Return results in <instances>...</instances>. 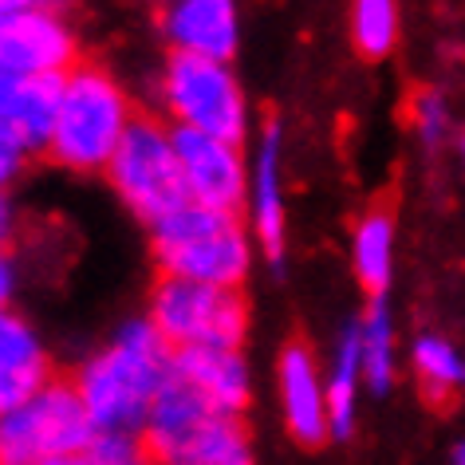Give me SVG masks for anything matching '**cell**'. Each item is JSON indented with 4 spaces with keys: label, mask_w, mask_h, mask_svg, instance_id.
Segmentation results:
<instances>
[{
    "label": "cell",
    "mask_w": 465,
    "mask_h": 465,
    "mask_svg": "<svg viewBox=\"0 0 465 465\" xmlns=\"http://www.w3.org/2000/svg\"><path fill=\"white\" fill-rule=\"evenodd\" d=\"M173 375V347L150 316L123 320L84 363L75 367L72 387L99 434L138 438L154 411L158 394Z\"/></svg>",
    "instance_id": "cell-1"
},
{
    "label": "cell",
    "mask_w": 465,
    "mask_h": 465,
    "mask_svg": "<svg viewBox=\"0 0 465 465\" xmlns=\"http://www.w3.org/2000/svg\"><path fill=\"white\" fill-rule=\"evenodd\" d=\"M150 252H154L162 276L232 288V292H241V284L249 281L252 264H257V241L245 221L225 209L193 202L150 225Z\"/></svg>",
    "instance_id": "cell-2"
},
{
    "label": "cell",
    "mask_w": 465,
    "mask_h": 465,
    "mask_svg": "<svg viewBox=\"0 0 465 465\" xmlns=\"http://www.w3.org/2000/svg\"><path fill=\"white\" fill-rule=\"evenodd\" d=\"M138 119L131 95L99 64H75L64 75V95L55 111L52 138L44 146L55 166L72 173H107L114 150Z\"/></svg>",
    "instance_id": "cell-3"
},
{
    "label": "cell",
    "mask_w": 465,
    "mask_h": 465,
    "mask_svg": "<svg viewBox=\"0 0 465 465\" xmlns=\"http://www.w3.org/2000/svg\"><path fill=\"white\" fill-rule=\"evenodd\" d=\"M138 441L154 465H257L245 418L221 414L173 375L158 394Z\"/></svg>",
    "instance_id": "cell-4"
},
{
    "label": "cell",
    "mask_w": 465,
    "mask_h": 465,
    "mask_svg": "<svg viewBox=\"0 0 465 465\" xmlns=\"http://www.w3.org/2000/svg\"><path fill=\"white\" fill-rule=\"evenodd\" d=\"M158 99L170 126L229 143H245L249 134V95L237 72L221 60L170 52L158 75Z\"/></svg>",
    "instance_id": "cell-5"
},
{
    "label": "cell",
    "mask_w": 465,
    "mask_h": 465,
    "mask_svg": "<svg viewBox=\"0 0 465 465\" xmlns=\"http://www.w3.org/2000/svg\"><path fill=\"white\" fill-rule=\"evenodd\" d=\"M107 178L114 197L146 225H158L182 205H190L178 146H173V126L154 114H138L131 123L107 166Z\"/></svg>",
    "instance_id": "cell-6"
},
{
    "label": "cell",
    "mask_w": 465,
    "mask_h": 465,
    "mask_svg": "<svg viewBox=\"0 0 465 465\" xmlns=\"http://www.w3.org/2000/svg\"><path fill=\"white\" fill-rule=\"evenodd\" d=\"M99 438L72 379H55L36 399L0 414V465H52Z\"/></svg>",
    "instance_id": "cell-7"
},
{
    "label": "cell",
    "mask_w": 465,
    "mask_h": 465,
    "mask_svg": "<svg viewBox=\"0 0 465 465\" xmlns=\"http://www.w3.org/2000/svg\"><path fill=\"white\" fill-rule=\"evenodd\" d=\"M150 323L173 351L190 347H241L249 335V304L232 288L162 276L150 292Z\"/></svg>",
    "instance_id": "cell-8"
},
{
    "label": "cell",
    "mask_w": 465,
    "mask_h": 465,
    "mask_svg": "<svg viewBox=\"0 0 465 465\" xmlns=\"http://www.w3.org/2000/svg\"><path fill=\"white\" fill-rule=\"evenodd\" d=\"M79 64L75 28L60 8H28L0 20V67L8 75H67Z\"/></svg>",
    "instance_id": "cell-9"
},
{
    "label": "cell",
    "mask_w": 465,
    "mask_h": 465,
    "mask_svg": "<svg viewBox=\"0 0 465 465\" xmlns=\"http://www.w3.org/2000/svg\"><path fill=\"white\" fill-rule=\"evenodd\" d=\"M173 146H178L182 178L193 205L237 213L249 202V158L241 143L173 126Z\"/></svg>",
    "instance_id": "cell-10"
},
{
    "label": "cell",
    "mask_w": 465,
    "mask_h": 465,
    "mask_svg": "<svg viewBox=\"0 0 465 465\" xmlns=\"http://www.w3.org/2000/svg\"><path fill=\"white\" fill-rule=\"evenodd\" d=\"M249 229L257 249L272 264L284 261L288 209H284V131L281 123H264L249 158Z\"/></svg>",
    "instance_id": "cell-11"
},
{
    "label": "cell",
    "mask_w": 465,
    "mask_h": 465,
    "mask_svg": "<svg viewBox=\"0 0 465 465\" xmlns=\"http://www.w3.org/2000/svg\"><path fill=\"white\" fill-rule=\"evenodd\" d=\"M276 402H281L284 430L300 446H320L331 438L328 379L320 359L304 343H288L276 355Z\"/></svg>",
    "instance_id": "cell-12"
},
{
    "label": "cell",
    "mask_w": 465,
    "mask_h": 465,
    "mask_svg": "<svg viewBox=\"0 0 465 465\" xmlns=\"http://www.w3.org/2000/svg\"><path fill=\"white\" fill-rule=\"evenodd\" d=\"M162 36L170 52L229 64L241 48L237 0H178L162 8Z\"/></svg>",
    "instance_id": "cell-13"
},
{
    "label": "cell",
    "mask_w": 465,
    "mask_h": 465,
    "mask_svg": "<svg viewBox=\"0 0 465 465\" xmlns=\"http://www.w3.org/2000/svg\"><path fill=\"white\" fill-rule=\"evenodd\" d=\"M173 379L221 414L245 418L252 402V367L241 347H190L173 351Z\"/></svg>",
    "instance_id": "cell-14"
},
{
    "label": "cell",
    "mask_w": 465,
    "mask_h": 465,
    "mask_svg": "<svg viewBox=\"0 0 465 465\" xmlns=\"http://www.w3.org/2000/svg\"><path fill=\"white\" fill-rule=\"evenodd\" d=\"M52 382V355L36 323L25 320L20 312H5L0 316V414L36 399Z\"/></svg>",
    "instance_id": "cell-15"
},
{
    "label": "cell",
    "mask_w": 465,
    "mask_h": 465,
    "mask_svg": "<svg viewBox=\"0 0 465 465\" xmlns=\"http://www.w3.org/2000/svg\"><path fill=\"white\" fill-rule=\"evenodd\" d=\"M60 95H64V79L60 75H0V123H8L25 143L36 150L48 146L52 126H55V111H60Z\"/></svg>",
    "instance_id": "cell-16"
},
{
    "label": "cell",
    "mask_w": 465,
    "mask_h": 465,
    "mask_svg": "<svg viewBox=\"0 0 465 465\" xmlns=\"http://www.w3.org/2000/svg\"><path fill=\"white\" fill-rule=\"evenodd\" d=\"M328 379V411H331V438H351L359 418V394L367 391L363 382V347H359V323H347L343 335L335 340L331 363L323 371Z\"/></svg>",
    "instance_id": "cell-17"
},
{
    "label": "cell",
    "mask_w": 465,
    "mask_h": 465,
    "mask_svg": "<svg viewBox=\"0 0 465 465\" xmlns=\"http://www.w3.org/2000/svg\"><path fill=\"white\" fill-rule=\"evenodd\" d=\"M351 264H355L359 284L371 292V300H382L391 284V264H394V217L387 209H371L355 225Z\"/></svg>",
    "instance_id": "cell-18"
},
{
    "label": "cell",
    "mask_w": 465,
    "mask_h": 465,
    "mask_svg": "<svg viewBox=\"0 0 465 465\" xmlns=\"http://www.w3.org/2000/svg\"><path fill=\"white\" fill-rule=\"evenodd\" d=\"M359 323V347H363V382L371 394H387L394 382V323L382 300H371Z\"/></svg>",
    "instance_id": "cell-19"
},
{
    "label": "cell",
    "mask_w": 465,
    "mask_h": 465,
    "mask_svg": "<svg viewBox=\"0 0 465 465\" xmlns=\"http://www.w3.org/2000/svg\"><path fill=\"white\" fill-rule=\"evenodd\" d=\"M411 363H414L418 387H422L430 402H446L450 394H458L465 387V359L441 335H418Z\"/></svg>",
    "instance_id": "cell-20"
},
{
    "label": "cell",
    "mask_w": 465,
    "mask_h": 465,
    "mask_svg": "<svg viewBox=\"0 0 465 465\" xmlns=\"http://www.w3.org/2000/svg\"><path fill=\"white\" fill-rule=\"evenodd\" d=\"M351 40L367 60H382L399 44V0H351Z\"/></svg>",
    "instance_id": "cell-21"
},
{
    "label": "cell",
    "mask_w": 465,
    "mask_h": 465,
    "mask_svg": "<svg viewBox=\"0 0 465 465\" xmlns=\"http://www.w3.org/2000/svg\"><path fill=\"white\" fill-rule=\"evenodd\" d=\"M52 465H154L150 461L146 446L138 438H114V434H99L87 450L72 453L64 461H52Z\"/></svg>",
    "instance_id": "cell-22"
},
{
    "label": "cell",
    "mask_w": 465,
    "mask_h": 465,
    "mask_svg": "<svg viewBox=\"0 0 465 465\" xmlns=\"http://www.w3.org/2000/svg\"><path fill=\"white\" fill-rule=\"evenodd\" d=\"M411 114H414V126H418V134H422V143L438 146L441 134H446V103H441L438 91H418Z\"/></svg>",
    "instance_id": "cell-23"
},
{
    "label": "cell",
    "mask_w": 465,
    "mask_h": 465,
    "mask_svg": "<svg viewBox=\"0 0 465 465\" xmlns=\"http://www.w3.org/2000/svg\"><path fill=\"white\" fill-rule=\"evenodd\" d=\"M32 154H36V150H32L8 123H0V190H8V185L25 173Z\"/></svg>",
    "instance_id": "cell-24"
},
{
    "label": "cell",
    "mask_w": 465,
    "mask_h": 465,
    "mask_svg": "<svg viewBox=\"0 0 465 465\" xmlns=\"http://www.w3.org/2000/svg\"><path fill=\"white\" fill-rule=\"evenodd\" d=\"M13 296H16V261L8 257V249H0V316L13 312Z\"/></svg>",
    "instance_id": "cell-25"
},
{
    "label": "cell",
    "mask_w": 465,
    "mask_h": 465,
    "mask_svg": "<svg viewBox=\"0 0 465 465\" xmlns=\"http://www.w3.org/2000/svg\"><path fill=\"white\" fill-rule=\"evenodd\" d=\"M13 232H16V205L8 197V190H0V249H8Z\"/></svg>",
    "instance_id": "cell-26"
},
{
    "label": "cell",
    "mask_w": 465,
    "mask_h": 465,
    "mask_svg": "<svg viewBox=\"0 0 465 465\" xmlns=\"http://www.w3.org/2000/svg\"><path fill=\"white\" fill-rule=\"evenodd\" d=\"M28 8H67V0H0V20L5 16H16V13H28Z\"/></svg>",
    "instance_id": "cell-27"
},
{
    "label": "cell",
    "mask_w": 465,
    "mask_h": 465,
    "mask_svg": "<svg viewBox=\"0 0 465 465\" xmlns=\"http://www.w3.org/2000/svg\"><path fill=\"white\" fill-rule=\"evenodd\" d=\"M453 465H465V441H461L458 450H453Z\"/></svg>",
    "instance_id": "cell-28"
},
{
    "label": "cell",
    "mask_w": 465,
    "mask_h": 465,
    "mask_svg": "<svg viewBox=\"0 0 465 465\" xmlns=\"http://www.w3.org/2000/svg\"><path fill=\"white\" fill-rule=\"evenodd\" d=\"M154 5H162V8H170V5H178V0H154Z\"/></svg>",
    "instance_id": "cell-29"
},
{
    "label": "cell",
    "mask_w": 465,
    "mask_h": 465,
    "mask_svg": "<svg viewBox=\"0 0 465 465\" xmlns=\"http://www.w3.org/2000/svg\"><path fill=\"white\" fill-rule=\"evenodd\" d=\"M461 154H465V134H461Z\"/></svg>",
    "instance_id": "cell-30"
}]
</instances>
